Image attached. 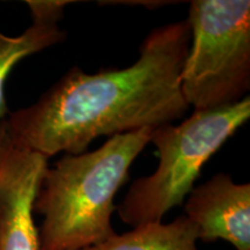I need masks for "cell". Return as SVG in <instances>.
Listing matches in <instances>:
<instances>
[{"mask_svg": "<svg viewBox=\"0 0 250 250\" xmlns=\"http://www.w3.org/2000/svg\"><path fill=\"white\" fill-rule=\"evenodd\" d=\"M191 33L187 20L155 28L125 68L73 67L29 107L9 114L2 132L19 147L51 158L85 153L94 139L173 123L189 105L180 76Z\"/></svg>", "mask_w": 250, "mask_h": 250, "instance_id": "6da1fadb", "label": "cell"}, {"mask_svg": "<svg viewBox=\"0 0 250 250\" xmlns=\"http://www.w3.org/2000/svg\"><path fill=\"white\" fill-rule=\"evenodd\" d=\"M153 129L116 134L95 151L64 154L46 168L34 202V212L43 217L40 250H81L116 234L115 196Z\"/></svg>", "mask_w": 250, "mask_h": 250, "instance_id": "7a4b0ae2", "label": "cell"}, {"mask_svg": "<svg viewBox=\"0 0 250 250\" xmlns=\"http://www.w3.org/2000/svg\"><path fill=\"white\" fill-rule=\"evenodd\" d=\"M48 160L0 136V250H40L34 202Z\"/></svg>", "mask_w": 250, "mask_h": 250, "instance_id": "5b68a950", "label": "cell"}, {"mask_svg": "<svg viewBox=\"0 0 250 250\" xmlns=\"http://www.w3.org/2000/svg\"><path fill=\"white\" fill-rule=\"evenodd\" d=\"M191 45L180 76L181 92L195 111L230 105L250 89V1L193 0Z\"/></svg>", "mask_w": 250, "mask_h": 250, "instance_id": "277c9868", "label": "cell"}, {"mask_svg": "<svg viewBox=\"0 0 250 250\" xmlns=\"http://www.w3.org/2000/svg\"><path fill=\"white\" fill-rule=\"evenodd\" d=\"M250 118V99L230 105L193 111L179 125L153 129L159 166L155 173L131 184L116 210L132 227L162 223L171 208L182 205L204 165Z\"/></svg>", "mask_w": 250, "mask_h": 250, "instance_id": "3957f363", "label": "cell"}, {"mask_svg": "<svg viewBox=\"0 0 250 250\" xmlns=\"http://www.w3.org/2000/svg\"><path fill=\"white\" fill-rule=\"evenodd\" d=\"M184 213L196 226L198 241L224 240L235 250H250V183L214 175L187 196Z\"/></svg>", "mask_w": 250, "mask_h": 250, "instance_id": "8992f818", "label": "cell"}, {"mask_svg": "<svg viewBox=\"0 0 250 250\" xmlns=\"http://www.w3.org/2000/svg\"><path fill=\"white\" fill-rule=\"evenodd\" d=\"M65 39L66 31L61 29L57 23L39 21H33L29 28L15 37L7 36L0 31V136L8 115L5 98V83L8 74L21 59L62 43Z\"/></svg>", "mask_w": 250, "mask_h": 250, "instance_id": "ba28073f", "label": "cell"}, {"mask_svg": "<svg viewBox=\"0 0 250 250\" xmlns=\"http://www.w3.org/2000/svg\"><path fill=\"white\" fill-rule=\"evenodd\" d=\"M197 228L186 215L168 224H146L81 250H199Z\"/></svg>", "mask_w": 250, "mask_h": 250, "instance_id": "52a82bcc", "label": "cell"}, {"mask_svg": "<svg viewBox=\"0 0 250 250\" xmlns=\"http://www.w3.org/2000/svg\"><path fill=\"white\" fill-rule=\"evenodd\" d=\"M33 21L46 23H57L64 15V9L71 1L67 0H28Z\"/></svg>", "mask_w": 250, "mask_h": 250, "instance_id": "9c48e42d", "label": "cell"}]
</instances>
